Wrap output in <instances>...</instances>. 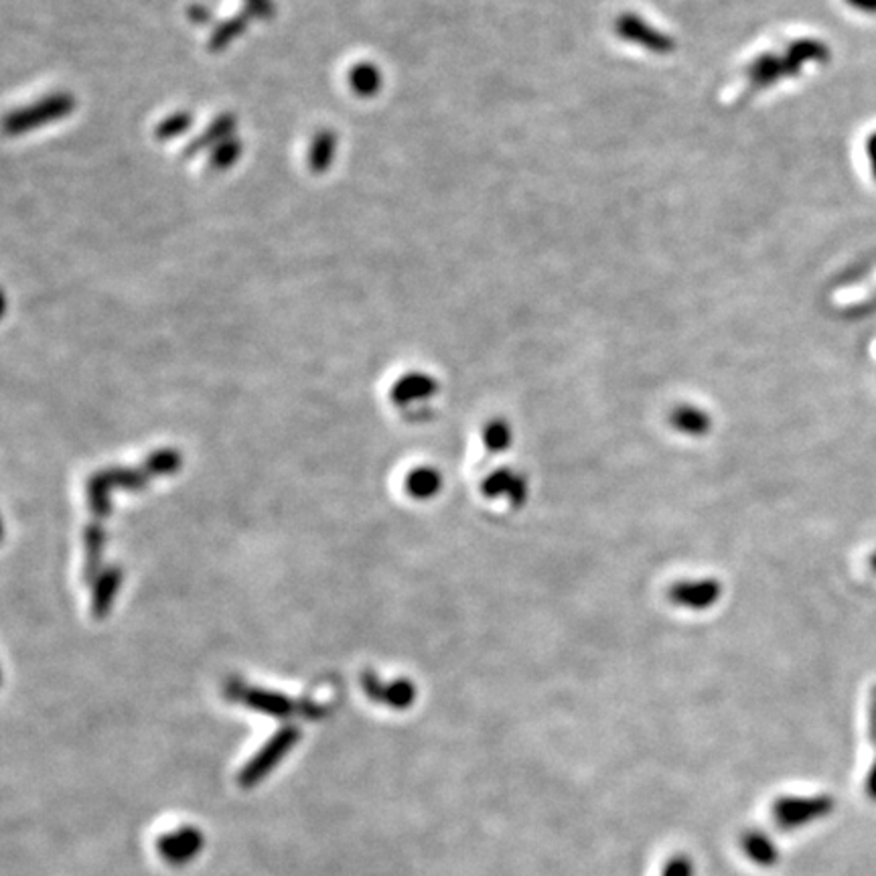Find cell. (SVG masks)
<instances>
[{
	"instance_id": "8992f818",
	"label": "cell",
	"mask_w": 876,
	"mask_h": 876,
	"mask_svg": "<svg viewBox=\"0 0 876 876\" xmlns=\"http://www.w3.org/2000/svg\"><path fill=\"white\" fill-rule=\"evenodd\" d=\"M615 30L621 39L635 43V46L646 47L653 53H669L674 49V41L667 35L653 29L637 15H621L615 23Z\"/></svg>"
},
{
	"instance_id": "5b68a950",
	"label": "cell",
	"mask_w": 876,
	"mask_h": 876,
	"mask_svg": "<svg viewBox=\"0 0 876 876\" xmlns=\"http://www.w3.org/2000/svg\"><path fill=\"white\" fill-rule=\"evenodd\" d=\"M299 739V733L295 728H287L283 730L278 737H274L260 753H258L252 763L240 773V784L243 787L256 786L258 781L273 769L274 765L287 755L288 749L295 744V740Z\"/></svg>"
},
{
	"instance_id": "6da1fadb",
	"label": "cell",
	"mask_w": 876,
	"mask_h": 876,
	"mask_svg": "<svg viewBox=\"0 0 876 876\" xmlns=\"http://www.w3.org/2000/svg\"><path fill=\"white\" fill-rule=\"evenodd\" d=\"M74 108H76V100H74L72 93H63V91L51 93V96H46L43 100L30 104V107L11 112L7 116V121H4V130L11 137L25 135L33 128H39V126H46L49 122L65 118L67 114H72Z\"/></svg>"
},
{
	"instance_id": "44dd1931",
	"label": "cell",
	"mask_w": 876,
	"mask_h": 876,
	"mask_svg": "<svg viewBox=\"0 0 876 876\" xmlns=\"http://www.w3.org/2000/svg\"><path fill=\"white\" fill-rule=\"evenodd\" d=\"M248 702H250L252 706H256V709L276 712V714L287 712L288 709H290V704H288L287 700H283V698H278V696H262V698L258 696V698H248Z\"/></svg>"
},
{
	"instance_id": "ffe728a7",
	"label": "cell",
	"mask_w": 876,
	"mask_h": 876,
	"mask_svg": "<svg viewBox=\"0 0 876 876\" xmlns=\"http://www.w3.org/2000/svg\"><path fill=\"white\" fill-rule=\"evenodd\" d=\"M660 876H694V862L688 854H676L665 862Z\"/></svg>"
},
{
	"instance_id": "30bf717a",
	"label": "cell",
	"mask_w": 876,
	"mask_h": 876,
	"mask_svg": "<svg viewBox=\"0 0 876 876\" xmlns=\"http://www.w3.org/2000/svg\"><path fill=\"white\" fill-rule=\"evenodd\" d=\"M234 128H236V118L231 114H222L217 121L205 128L203 135H199L196 140H191L187 145L185 157H193L197 152L205 151V149H215L220 142H224V140L231 137Z\"/></svg>"
},
{
	"instance_id": "277c9868",
	"label": "cell",
	"mask_w": 876,
	"mask_h": 876,
	"mask_svg": "<svg viewBox=\"0 0 876 876\" xmlns=\"http://www.w3.org/2000/svg\"><path fill=\"white\" fill-rule=\"evenodd\" d=\"M481 493L487 499H503V503L520 510L529 498L528 479L515 468L499 467L485 477Z\"/></svg>"
},
{
	"instance_id": "2e32d148",
	"label": "cell",
	"mask_w": 876,
	"mask_h": 876,
	"mask_svg": "<svg viewBox=\"0 0 876 876\" xmlns=\"http://www.w3.org/2000/svg\"><path fill=\"white\" fill-rule=\"evenodd\" d=\"M250 15L248 13H240V15L229 18L226 23H222L217 29L213 30L210 37V51H222L224 47L229 46L236 37H240L246 27H248Z\"/></svg>"
},
{
	"instance_id": "52a82bcc",
	"label": "cell",
	"mask_w": 876,
	"mask_h": 876,
	"mask_svg": "<svg viewBox=\"0 0 876 876\" xmlns=\"http://www.w3.org/2000/svg\"><path fill=\"white\" fill-rule=\"evenodd\" d=\"M669 424L684 437L702 438L712 430L711 414L694 404H680L672 410Z\"/></svg>"
},
{
	"instance_id": "7c38bea8",
	"label": "cell",
	"mask_w": 876,
	"mask_h": 876,
	"mask_svg": "<svg viewBox=\"0 0 876 876\" xmlns=\"http://www.w3.org/2000/svg\"><path fill=\"white\" fill-rule=\"evenodd\" d=\"M481 440L489 453H505L514 445V428L505 418H491L485 423Z\"/></svg>"
},
{
	"instance_id": "4fadbf2b",
	"label": "cell",
	"mask_w": 876,
	"mask_h": 876,
	"mask_svg": "<svg viewBox=\"0 0 876 876\" xmlns=\"http://www.w3.org/2000/svg\"><path fill=\"white\" fill-rule=\"evenodd\" d=\"M349 86L358 96L370 98V96L378 93L379 88H381V74H379V70L374 63L363 61V63H358V65L351 67Z\"/></svg>"
},
{
	"instance_id": "7a4b0ae2",
	"label": "cell",
	"mask_w": 876,
	"mask_h": 876,
	"mask_svg": "<svg viewBox=\"0 0 876 876\" xmlns=\"http://www.w3.org/2000/svg\"><path fill=\"white\" fill-rule=\"evenodd\" d=\"M831 808H834V801L828 796L779 798L771 805V817H773V824L781 830H798L810 822L828 816Z\"/></svg>"
},
{
	"instance_id": "d4e9b609",
	"label": "cell",
	"mask_w": 876,
	"mask_h": 876,
	"mask_svg": "<svg viewBox=\"0 0 876 876\" xmlns=\"http://www.w3.org/2000/svg\"><path fill=\"white\" fill-rule=\"evenodd\" d=\"M866 154H868L871 168H873V175H875L876 179V133L873 137L868 138V142H866Z\"/></svg>"
},
{
	"instance_id": "ac0fdd59",
	"label": "cell",
	"mask_w": 876,
	"mask_h": 876,
	"mask_svg": "<svg viewBox=\"0 0 876 876\" xmlns=\"http://www.w3.org/2000/svg\"><path fill=\"white\" fill-rule=\"evenodd\" d=\"M191 124H193V118L189 112H177L157 126V138L171 140V138L182 137L189 130Z\"/></svg>"
},
{
	"instance_id": "8fae6325",
	"label": "cell",
	"mask_w": 876,
	"mask_h": 876,
	"mask_svg": "<svg viewBox=\"0 0 876 876\" xmlns=\"http://www.w3.org/2000/svg\"><path fill=\"white\" fill-rule=\"evenodd\" d=\"M437 392V381L426 374L404 376L393 388V400L400 404H409L414 400H424Z\"/></svg>"
},
{
	"instance_id": "5bb4252c",
	"label": "cell",
	"mask_w": 876,
	"mask_h": 876,
	"mask_svg": "<svg viewBox=\"0 0 876 876\" xmlns=\"http://www.w3.org/2000/svg\"><path fill=\"white\" fill-rule=\"evenodd\" d=\"M442 487V477L435 468H414L406 479L410 496L416 499H430L437 496Z\"/></svg>"
},
{
	"instance_id": "3957f363",
	"label": "cell",
	"mask_w": 876,
	"mask_h": 876,
	"mask_svg": "<svg viewBox=\"0 0 876 876\" xmlns=\"http://www.w3.org/2000/svg\"><path fill=\"white\" fill-rule=\"evenodd\" d=\"M725 587L714 576H700V578H681L667 589L669 603L686 609V611H709L721 603Z\"/></svg>"
},
{
	"instance_id": "ba28073f",
	"label": "cell",
	"mask_w": 876,
	"mask_h": 876,
	"mask_svg": "<svg viewBox=\"0 0 876 876\" xmlns=\"http://www.w3.org/2000/svg\"><path fill=\"white\" fill-rule=\"evenodd\" d=\"M740 850L744 856L759 866H773L779 859V850L769 836L761 830H747L740 836Z\"/></svg>"
},
{
	"instance_id": "d6986e66",
	"label": "cell",
	"mask_w": 876,
	"mask_h": 876,
	"mask_svg": "<svg viewBox=\"0 0 876 876\" xmlns=\"http://www.w3.org/2000/svg\"><path fill=\"white\" fill-rule=\"evenodd\" d=\"M386 696H388V702L396 709H406L414 702L416 690H414V686L409 680H400L388 688V694Z\"/></svg>"
},
{
	"instance_id": "603a6c76",
	"label": "cell",
	"mask_w": 876,
	"mask_h": 876,
	"mask_svg": "<svg viewBox=\"0 0 876 876\" xmlns=\"http://www.w3.org/2000/svg\"><path fill=\"white\" fill-rule=\"evenodd\" d=\"M189 18H191L193 23H197V25H205V23H210L212 13H210V9L203 7V4H193V7H189Z\"/></svg>"
},
{
	"instance_id": "e0dca14e",
	"label": "cell",
	"mask_w": 876,
	"mask_h": 876,
	"mask_svg": "<svg viewBox=\"0 0 876 876\" xmlns=\"http://www.w3.org/2000/svg\"><path fill=\"white\" fill-rule=\"evenodd\" d=\"M242 154V145L240 140L234 137L227 138L224 142H220L215 149H212L210 154V165L215 171H226L229 166L234 165Z\"/></svg>"
},
{
	"instance_id": "484cf974",
	"label": "cell",
	"mask_w": 876,
	"mask_h": 876,
	"mask_svg": "<svg viewBox=\"0 0 876 876\" xmlns=\"http://www.w3.org/2000/svg\"><path fill=\"white\" fill-rule=\"evenodd\" d=\"M871 562H873V568L876 571V552L873 554V560H871Z\"/></svg>"
},
{
	"instance_id": "cb8c5ba5",
	"label": "cell",
	"mask_w": 876,
	"mask_h": 876,
	"mask_svg": "<svg viewBox=\"0 0 876 876\" xmlns=\"http://www.w3.org/2000/svg\"><path fill=\"white\" fill-rule=\"evenodd\" d=\"M852 9L861 11V13H868V15H876V0H847Z\"/></svg>"
},
{
	"instance_id": "7402d4cb",
	"label": "cell",
	"mask_w": 876,
	"mask_h": 876,
	"mask_svg": "<svg viewBox=\"0 0 876 876\" xmlns=\"http://www.w3.org/2000/svg\"><path fill=\"white\" fill-rule=\"evenodd\" d=\"M246 13L250 16L264 18V21H271L274 15L273 0H246Z\"/></svg>"
},
{
	"instance_id": "9c48e42d",
	"label": "cell",
	"mask_w": 876,
	"mask_h": 876,
	"mask_svg": "<svg viewBox=\"0 0 876 876\" xmlns=\"http://www.w3.org/2000/svg\"><path fill=\"white\" fill-rule=\"evenodd\" d=\"M199 848H201V836H199V831L191 830V828L175 831L163 838L159 844L161 854L168 859V862H187V859H191L199 852Z\"/></svg>"
},
{
	"instance_id": "9a60e30c",
	"label": "cell",
	"mask_w": 876,
	"mask_h": 876,
	"mask_svg": "<svg viewBox=\"0 0 876 876\" xmlns=\"http://www.w3.org/2000/svg\"><path fill=\"white\" fill-rule=\"evenodd\" d=\"M335 147H337V138L331 130H321L317 137L313 138V145L309 151V166L313 173H325L331 166Z\"/></svg>"
}]
</instances>
